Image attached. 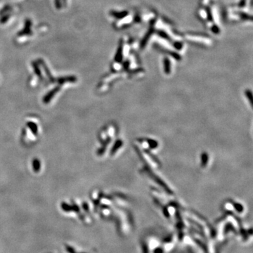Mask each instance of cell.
<instances>
[{
	"label": "cell",
	"mask_w": 253,
	"mask_h": 253,
	"mask_svg": "<svg viewBox=\"0 0 253 253\" xmlns=\"http://www.w3.org/2000/svg\"><path fill=\"white\" fill-rule=\"evenodd\" d=\"M59 89H60V88L58 87L54 88V89H53L52 90H51V91L49 92L47 94H46L44 97V100H43V101H44V103H49V102L50 101V100H52L53 99V97H54V95L56 94L58 91Z\"/></svg>",
	"instance_id": "cell-1"
},
{
	"label": "cell",
	"mask_w": 253,
	"mask_h": 253,
	"mask_svg": "<svg viewBox=\"0 0 253 253\" xmlns=\"http://www.w3.org/2000/svg\"><path fill=\"white\" fill-rule=\"evenodd\" d=\"M30 25H31V23L30 21H27L26 23H25V29L23 30H22V32H21V34H27V33H28L30 31Z\"/></svg>",
	"instance_id": "cell-2"
},
{
	"label": "cell",
	"mask_w": 253,
	"mask_h": 253,
	"mask_svg": "<svg viewBox=\"0 0 253 253\" xmlns=\"http://www.w3.org/2000/svg\"><path fill=\"white\" fill-rule=\"evenodd\" d=\"M33 168H34L35 171L36 172H37L40 170V162H39V160H37V159H35L34 161H33Z\"/></svg>",
	"instance_id": "cell-3"
},
{
	"label": "cell",
	"mask_w": 253,
	"mask_h": 253,
	"mask_svg": "<svg viewBox=\"0 0 253 253\" xmlns=\"http://www.w3.org/2000/svg\"><path fill=\"white\" fill-rule=\"evenodd\" d=\"M76 81V78L74 77H65V78H62V79H60L59 80L60 83H63L65 82H75Z\"/></svg>",
	"instance_id": "cell-4"
},
{
	"label": "cell",
	"mask_w": 253,
	"mask_h": 253,
	"mask_svg": "<svg viewBox=\"0 0 253 253\" xmlns=\"http://www.w3.org/2000/svg\"><path fill=\"white\" fill-rule=\"evenodd\" d=\"M27 125H28L29 127L31 129V130H32V132L34 133V134H37V127L36 125H35V123L32 122H29L27 123Z\"/></svg>",
	"instance_id": "cell-5"
},
{
	"label": "cell",
	"mask_w": 253,
	"mask_h": 253,
	"mask_svg": "<svg viewBox=\"0 0 253 253\" xmlns=\"http://www.w3.org/2000/svg\"><path fill=\"white\" fill-rule=\"evenodd\" d=\"M32 66H33V68H34V70H35V72H36V74H37V75H38V76H41V73H40V68L38 67V66H37V64L36 63H32Z\"/></svg>",
	"instance_id": "cell-6"
},
{
	"label": "cell",
	"mask_w": 253,
	"mask_h": 253,
	"mask_svg": "<svg viewBox=\"0 0 253 253\" xmlns=\"http://www.w3.org/2000/svg\"><path fill=\"white\" fill-rule=\"evenodd\" d=\"M55 4H56V7L57 8V9H60V7H61L60 0H55Z\"/></svg>",
	"instance_id": "cell-7"
}]
</instances>
